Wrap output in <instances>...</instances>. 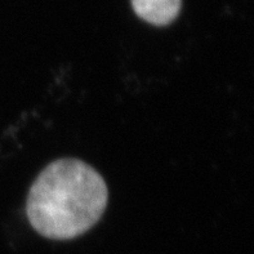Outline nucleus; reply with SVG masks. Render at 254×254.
Returning a JSON list of instances; mask_svg holds the SVG:
<instances>
[{
	"label": "nucleus",
	"instance_id": "nucleus-1",
	"mask_svg": "<svg viewBox=\"0 0 254 254\" xmlns=\"http://www.w3.org/2000/svg\"><path fill=\"white\" fill-rule=\"evenodd\" d=\"M107 199L106 184L94 168L77 159H60L32 184L26 213L40 235L68 240L83 235L100 221Z\"/></svg>",
	"mask_w": 254,
	"mask_h": 254
},
{
	"label": "nucleus",
	"instance_id": "nucleus-2",
	"mask_svg": "<svg viewBox=\"0 0 254 254\" xmlns=\"http://www.w3.org/2000/svg\"><path fill=\"white\" fill-rule=\"evenodd\" d=\"M182 0H132L135 14L155 26H167L180 14Z\"/></svg>",
	"mask_w": 254,
	"mask_h": 254
}]
</instances>
